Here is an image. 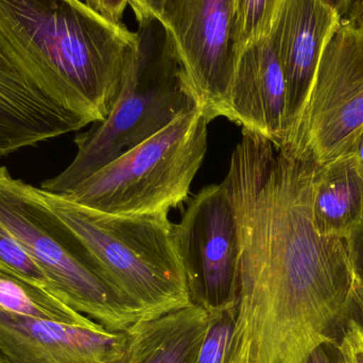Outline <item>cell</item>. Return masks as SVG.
I'll return each instance as SVG.
<instances>
[{
  "label": "cell",
  "instance_id": "6da1fadb",
  "mask_svg": "<svg viewBox=\"0 0 363 363\" xmlns=\"http://www.w3.org/2000/svg\"><path fill=\"white\" fill-rule=\"evenodd\" d=\"M315 166L242 130L223 180L240 240L238 302L228 363H307L338 345L354 309L347 239L313 218Z\"/></svg>",
  "mask_w": 363,
  "mask_h": 363
},
{
  "label": "cell",
  "instance_id": "7a4b0ae2",
  "mask_svg": "<svg viewBox=\"0 0 363 363\" xmlns=\"http://www.w3.org/2000/svg\"><path fill=\"white\" fill-rule=\"evenodd\" d=\"M0 44L64 110L104 121L138 33L80 0H0Z\"/></svg>",
  "mask_w": 363,
  "mask_h": 363
},
{
  "label": "cell",
  "instance_id": "3957f363",
  "mask_svg": "<svg viewBox=\"0 0 363 363\" xmlns=\"http://www.w3.org/2000/svg\"><path fill=\"white\" fill-rule=\"evenodd\" d=\"M138 35V49L125 66L110 112L77 136L74 161L55 178L43 182V190L68 194L96 170L196 108L163 26L157 21L140 25Z\"/></svg>",
  "mask_w": 363,
  "mask_h": 363
},
{
  "label": "cell",
  "instance_id": "277c9868",
  "mask_svg": "<svg viewBox=\"0 0 363 363\" xmlns=\"http://www.w3.org/2000/svg\"><path fill=\"white\" fill-rule=\"evenodd\" d=\"M43 202L93 252L142 320L194 304L169 213L118 216L35 187Z\"/></svg>",
  "mask_w": 363,
  "mask_h": 363
},
{
  "label": "cell",
  "instance_id": "5b68a950",
  "mask_svg": "<svg viewBox=\"0 0 363 363\" xmlns=\"http://www.w3.org/2000/svg\"><path fill=\"white\" fill-rule=\"evenodd\" d=\"M0 222L21 243L68 306L111 330L140 321L82 239L36 194L35 187L0 167Z\"/></svg>",
  "mask_w": 363,
  "mask_h": 363
},
{
  "label": "cell",
  "instance_id": "8992f818",
  "mask_svg": "<svg viewBox=\"0 0 363 363\" xmlns=\"http://www.w3.org/2000/svg\"><path fill=\"white\" fill-rule=\"evenodd\" d=\"M208 125L196 106L96 170L65 196L111 215L169 213L189 196L207 152Z\"/></svg>",
  "mask_w": 363,
  "mask_h": 363
},
{
  "label": "cell",
  "instance_id": "52a82bcc",
  "mask_svg": "<svg viewBox=\"0 0 363 363\" xmlns=\"http://www.w3.org/2000/svg\"><path fill=\"white\" fill-rule=\"evenodd\" d=\"M363 134V33L341 21L324 49L300 118L283 146L321 167Z\"/></svg>",
  "mask_w": 363,
  "mask_h": 363
},
{
  "label": "cell",
  "instance_id": "ba28073f",
  "mask_svg": "<svg viewBox=\"0 0 363 363\" xmlns=\"http://www.w3.org/2000/svg\"><path fill=\"white\" fill-rule=\"evenodd\" d=\"M174 236L192 303L208 313L237 306L240 240L223 182L192 196L180 223L174 224Z\"/></svg>",
  "mask_w": 363,
  "mask_h": 363
},
{
  "label": "cell",
  "instance_id": "9c48e42d",
  "mask_svg": "<svg viewBox=\"0 0 363 363\" xmlns=\"http://www.w3.org/2000/svg\"><path fill=\"white\" fill-rule=\"evenodd\" d=\"M194 94L211 123L228 117L236 60L234 0H166L157 19Z\"/></svg>",
  "mask_w": 363,
  "mask_h": 363
},
{
  "label": "cell",
  "instance_id": "30bf717a",
  "mask_svg": "<svg viewBox=\"0 0 363 363\" xmlns=\"http://www.w3.org/2000/svg\"><path fill=\"white\" fill-rule=\"evenodd\" d=\"M129 333L21 317L0 311V354L6 363H127Z\"/></svg>",
  "mask_w": 363,
  "mask_h": 363
},
{
  "label": "cell",
  "instance_id": "8fae6325",
  "mask_svg": "<svg viewBox=\"0 0 363 363\" xmlns=\"http://www.w3.org/2000/svg\"><path fill=\"white\" fill-rule=\"evenodd\" d=\"M341 21L323 0H283L277 10L268 38L287 87L285 142L300 118L324 49Z\"/></svg>",
  "mask_w": 363,
  "mask_h": 363
},
{
  "label": "cell",
  "instance_id": "7c38bea8",
  "mask_svg": "<svg viewBox=\"0 0 363 363\" xmlns=\"http://www.w3.org/2000/svg\"><path fill=\"white\" fill-rule=\"evenodd\" d=\"M286 108L283 69L268 35L262 36L237 51L226 119L281 147Z\"/></svg>",
  "mask_w": 363,
  "mask_h": 363
},
{
  "label": "cell",
  "instance_id": "4fadbf2b",
  "mask_svg": "<svg viewBox=\"0 0 363 363\" xmlns=\"http://www.w3.org/2000/svg\"><path fill=\"white\" fill-rule=\"evenodd\" d=\"M89 125L52 101L0 44V157Z\"/></svg>",
  "mask_w": 363,
  "mask_h": 363
},
{
  "label": "cell",
  "instance_id": "5bb4252c",
  "mask_svg": "<svg viewBox=\"0 0 363 363\" xmlns=\"http://www.w3.org/2000/svg\"><path fill=\"white\" fill-rule=\"evenodd\" d=\"M209 325V313L192 304L128 328L127 363H196Z\"/></svg>",
  "mask_w": 363,
  "mask_h": 363
},
{
  "label": "cell",
  "instance_id": "9a60e30c",
  "mask_svg": "<svg viewBox=\"0 0 363 363\" xmlns=\"http://www.w3.org/2000/svg\"><path fill=\"white\" fill-rule=\"evenodd\" d=\"M313 218L322 236L347 239L362 226L363 176L353 155L315 167Z\"/></svg>",
  "mask_w": 363,
  "mask_h": 363
},
{
  "label": "cell",
  "instance_id": "2e32d148",
  "mask_svg": "<svg viewBox=\"0 0 363 363\" xmlns=\"http://www.w3.org/2000/svg\"><path fill=\"white\" fill-rule=\"evenodd\" d=\"M0 311L76 325H89L95 322L45 288L4 269H0Z\"/></svg>",
  "mask_w": 363,
  "mask_h": 363
},
{
  "label": "cell",
  "instance_id": "e0dca14e",
  "mask_svg": "<svg viewBox=\"0 0 363 363\" xmlns=\"http://www.w3.org/2000/svg\"><path fill=\"white\" fill-rule=\"evenodd\" d=\"M283 0H234V42L236 51L267 36Z\"/></svg>",
  "mask_w": 363,
  "mask_h": 363
},
{
  "label": "cell",
  "instance_id": "ac0fdd59",
  "mask_svg": "<svg viewBox=\"0 0 363 363\" xmlns=\"http://www.w3.org/2000/svg\"><path fill=\"white\" fill-rule=\"evenodd\" d=\"M237 306L209 313V325L196 363H228Z\"/></svg>",
  "mask_w": 363,
  "mask_h": 363
},
{
  "label": "cell",
  "instance_id": "d6986e66",
  "mask_svg": "<svg viewBox=\"0 0 363 363\" xmlns=\"http://www.w3.org/2000/svg\"><path fill=\"white\" fill-rule=\"evenodd\" d=\"M0 269L10 271L55 294L52 286L45 273L40 270V267L30 257L29 254L1 222H0Z\"/></svg>",
  "mask_w": 363,
  "mask_h": 363
},
{
  "label": "cell",
  "instance_id": "ffe728a7",
  "mask_svg": "<svg viewBox=\"0 0 363 363\" xmlns=\"http://www.w3.org/2000/svg\"><path fill=\"white\" fill-rule=\"evenodd\" d=\"M338 350L343 363H363V324L353 318L347 321Z\"/></svg>",
  "mask_w": 363,
  "mask_h": 363
},
{
  "label": "cell",
  "instance_id": "44dd1931",
  "mask_svg": "<svg viewBox=\"0 0 363 363\" xmlns=\"http://www.w3.org/2000/svg\"><path fill=\"white\" fill-rule=\"evenodd\" d=\"M130 0H85V4L113 23H121V17Z\"/></svg>",
  "mask_w": 363,
  "mask_h": 363
},
{
  "label": "cell",
  "instance_id": "7402d4cb",
  "mask_svg": "<svg viewBox=\"0 0 363 363\" xmlns=\"http://www.w3.org/2000/svg\"><path fill=\"white\" fill-rule=\"evenodd\" d=\"M166 0H130L129 4L135 14L138 25L157 21Z\"/></svg>",
  "mask_w": 363,
  "mask_h": 363
},
{
  "label": "cell",
  "instance_id": "603a6c76",
  "mask_svg": "<svg viewBox=\"0 0 363 363\" xmlns=\"http://www.w3.org/2000/svg\"><path fill=\"white\" fill-rule=\"evenodd\" d=\"M347 240L356 271L363 273V223Z\"/></svg>",
  "mask_w": 363,
  "mask_h": 363
},
{
  "label": "cell",
  "instance_id": "cb8c5ba5",
  "mask_svg": "<svg viewBox=\"0 0 363 363\" xmlns=\"http://www.w3.org/2000/svg\"><path fill=\"white\" fill-rule=\"evenodd\" d=\"M307 363H343L338 345H324L311 354Z\"/></svg>",
  "mask_w": 363,
  "mask_h": 363
},
{
  "label": "cell",
  "instance_id": "d4e9b609",
  "mask_svg": "<svg viewBox=\"0 0 363 363\" xmlns=\"http://www.w3.org/2000/svg\"><path fill=\"white\" fill-rule=\"evenodd\" d=\"M342 21L363 33V0H353Z\"/></svg>",
  "mask_w": 363,
  "mask_h": 363
},
{
  "label": "cell",
  "instance_id": "484cf974",
  "mask_svg": "<svg viewBox=\"0 0 363 363\" xmlns=\"http://www.w3.org/2000/svg\"><path fill=\"white\" fill-rule=\"evenodd\" d=\"M354 307L357 309L363 320V275L356 271L355 281L353 288Z\"/></svg>",
  "mask_w": 363,
  "mask_h": 363
},
{
  "label": "cell",
  "instance_id": "4316f807",
  "mask_svg": "<svg viewBox=\"0 0 363 363\" xmlns=\"http://www.w3.org/2000/svg\"><path fill=\"white\" fill-rule=\"evenodd\" d=\"M323 1L328 4L330 8L334 9L342 19V17L347 14L353 0H323Z\"/></svg>",
  "mask_w": 363,
  "mask_h": 363
},
{
  "label": "cell",
  "instance_id": "83f0119b",
  "mask_svg": "<svg viewBox=\"0 0 363 363\" xmlns=\"http://www.w3.org/2000/svg\"><path fill=\"white\" fill-rule=\"evenodd\" d=\"M352 155H354L358 170H359L360 174L363 176V134L359 140H358L357 145H356L354 152Z\"/></svg>",
  "mask_w": 363,
  "mask_h": 363
},
{
  "label": "cell",
  "instance_id": "f1b7e54d",
  "mask_svg": "<svg viewBox=\"0 0 363 363\" xmlns=\"http://www.w3.org/2000/svg\"><path fill=\"white\" fill-rule=\"evenodd\" d=\"M0 363H6V362H4V357H2L1 354H0Z\"/></svg>",
  "mask_w": 363,
  "mask_h": 363
}]
</instances>
